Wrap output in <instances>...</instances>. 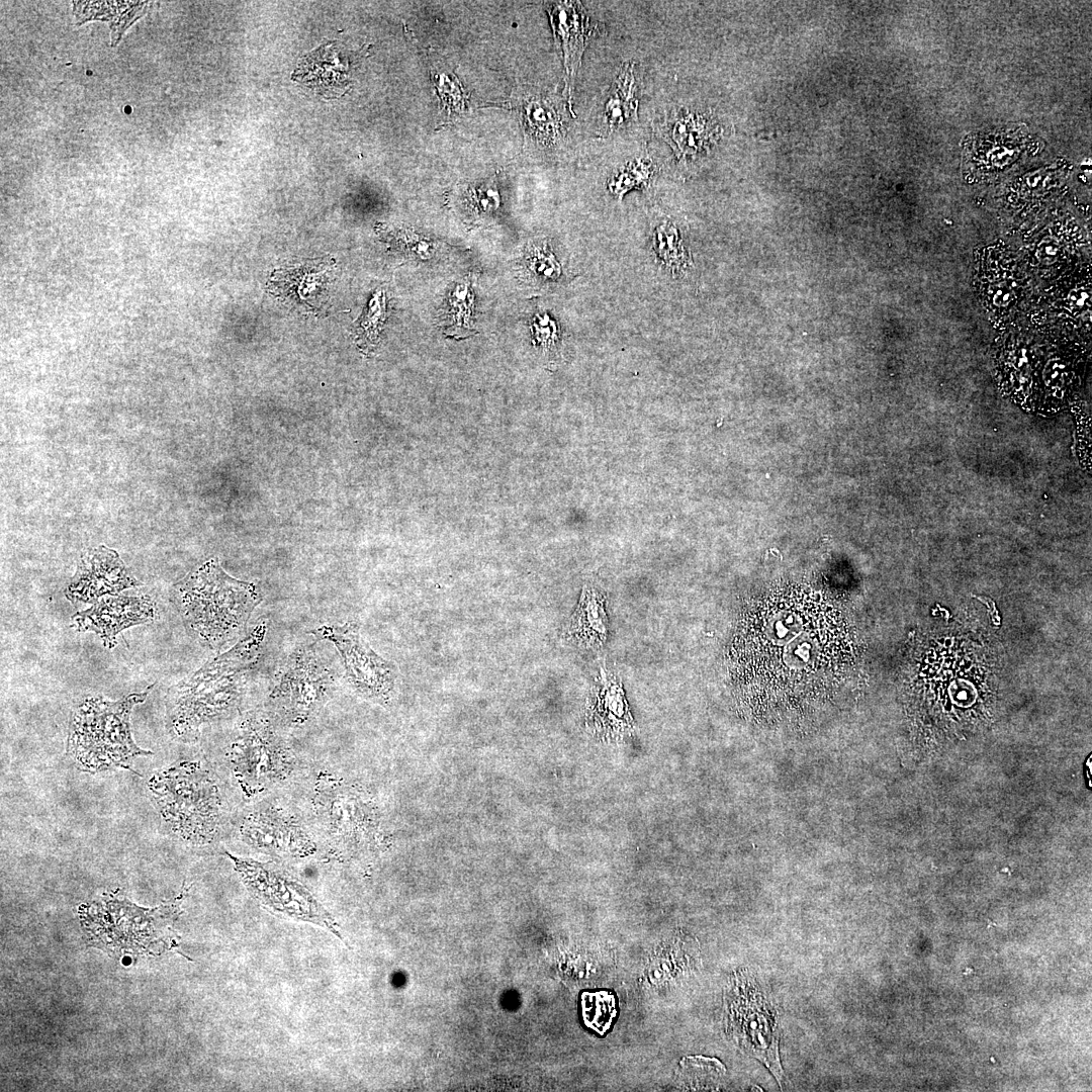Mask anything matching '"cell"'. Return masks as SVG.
<instances>
[{"mask_svg": "<svg viewBox=\"0 0 1092 1092\" xmlns=\"http://www.w3.org/2000/svg\"><path fill=\"white\" fill-rule=\"evenodd\" d=\"M654 173L655 166L650 160L636 159L612 176L609 190L621 199L627 191L646 186Z\"/></svg>", "mask_w": 1092, "mask_h": 1092, "instance_id": "4dcf8cb0", "label": "cell"}, {"mask_svg": "<svg viewBox=\"0 0 1092 1092\" xmlns=\"http://www.w3.org/2000/svg\"><path fill=\"white\" fill-rule=\"evenodd\" d=\"M735 991L729 1007L732 1032L745 1053L759 1060L781 1082L783 1069L772 1009L761 993L747 981L737 986Z\"/></svg>", "mask_w": 1092, "mask_h": 1092, "instance_id": "4fadbf2b", "label": "cell"}, {"mask_svg": "<svg viewBox=\"0 0 1092 1092\" xmlns=\"http://www.w3.org/2000/svg\"><path fill=\"white\" fill-rule=\"evenodd\" d=\"M267 634L260 621L233 647L173 685L166 696V728L180 742H194L203 727L233 717L244 702Z\"/></svg>", "mask_w": 1092, "mask_h": 1092, "instance_id": "3957f363", "label": "cell"}, {"mask_svg": "<svg viewBox=\"0 0 1092 1092\" xmlns=\"http://www.w3.org/2000/svg\"><path fill=\"white\" fill-rule=\"evenodd\" d=\"M149 790L168 828L197 845L223 838L233 813L221 780L206 762L183 760L157 771Z\"/></svg>", "mask_w": 1092, "mask_h": 1092, "instance_id": "277c9868", "label": "cell"}, {"mask_svg": "<svg viewBox=\"0 0 1092 1092\" xmlns=\"http://www.w3.org/2000/svg\"><path fill=\"white\" fill-rule=\"evenodd\" d=\"M633 64L625 63L608 93L602 113L601 130L610 133L637 117Z\"/></svg>", "mask_w": 1092, "mask_h": 1092, "instance_id": "603a6c76", "label": "cell"}, {"mask_svg": "<svg viewBox=\"0 0 1092 1092\" xmlns=\"http://www.w3.org/2000/svg\"><path fill=\"white\" fill-rule=\"evenodd\" d=\"M1087 342L1061 331H1010L998 339L994 368L1002 393L1021 410L1050 417L1063 411L1085 378Z\"/></svg>", "mask_w": 1092, "mask_h": 1092, "instance_id": "7a4b0ae2", "label": "cell"}, {"mask_svg": "<svg viewBox=\"0 0 1092 1092\" xmlns=\"http://www.w3.org/2000/svg\"><path fill=\"white\" fill-rule=\"evenodd\" d=\"M152 688L118 701L87 697L74 708L67 753L79 768L92 774L112 768L131 769L136 757L151 754L134 742L129 717L132 708L147 699Z\"/></svg>", "mask_w": 1092, "mask_h": 1092, "instance_id": "8992f818", "label": "cell"}, {"mask_svg": "<svg viewBox=\"0 0 1092 1092\" xmlns=\"http://www.w3.org/2000/svg\"><path fill=\"white\" fill-rule=\"evenodd\" d=\"M608 636V618L604 598L596 589H583L579 603L569 620L564 638L581 648L602 646Z\"/></svg>", "mask_w": 1092, "mask_h": 1092, "instance_id": "7402d4cb", "label": "cell"}, {"mask_svg": "<svg viewBox=\"0 0 1092 1092\" xmlns=\"http://www.w3.org/2000/svg\"><path fill=\"white\" fill-rule=\"evenodd\" d=\"M248 890L274 912L323 925L338 933L326 909L297 880L273 864L228 853Z\"/></svg>", "mask_w": 1092, "mask_h": 1092, "instance_id": "30bf717a", "label": "cell"}, {"mask_svg": "<svg viewBox=\"0 0 1092 1092\" xmlns=\"http://www.w3.org/2000/svg\"><path fill=\"white\" fill-rule=\"evenodd\" d=\"M536 248L530 252L529 269L541 281H554L561 273L559 263L551 252L542 247Z\"/></svg>", "mask_w": 1092, "mask_h": 1092, "instance_id": "d6a6232c", "label": "cell"}, {"mask_svg": "<svg viewBox=\"0 0 1092 1092\" xmlns=\"http://www.w3.org/2000/svg\"><path fill=\"white\" fill-rule=\"evenodd\" d=\"M140 584L129 573L118 553L100 545L81 556L76 572L64 593L73 604H94L100 598L117 596L121 590Z\"/></svg>", "mask_w": 1092, "mask_h": 1092, "instance_id": "9a60e30c", "label": "cell"}, {"mask_svg": "<svg viewBox=\"0 0 1092 1092\" xmlns=\"http://www.w3.org/2000/svg\"><path fill=\"white\" fill-rule=\"evenodd\" d=\"M853 660L854 637L845 616L805 586L764 592L747 610L735 638L738 677L752 693L780 701L835 687Z\"/></svg>", "mask_w": 1092, "mask_h": 1092, "instance_id": "6da1fadb", "label": "cell"}, {"mask_svg": "<svg viewBox=\"0 0 1092 1092\" xmlns=\"http://www.w3.org/2000/svg\"><path fill=\"white\" fill-rule=\"evenodd\" d=\"M1089 266H1078L1060 276L1041 296L1046 313L1072 334L1089 336L1091 276Z\"/></svg>", "mask_w": 1092, "mask_h": 1092, "instance_id": "e0dca14e", "label": "cell"}, {"mask_svg": "<svg viewBox=\"0 0 1092 1092\" xmlns=\"http://www.w3.org/2000/svg\"><path fill=\"white\" fill-rule=\"evenodd\" d=\"M581 1013L589 1029L604 1034L616 1019V998L608 991L584 992L581 995Z\"/></svg>", "mask_w": 1092, "mask_h": 1092, "instance_id": "f546056e", "label": "cell"}, {"mask_svg": "<svg viewBox=\"0 0 1092 1092\" xmlns=\"http://www.w3.org/2000/svg\"><path fill=\"white\" fill-rule=\"evenodd\" d=\"M974 286L989 320L1001 328L1018 316L1031 290L1021 260L999 245L980 250L974 265Z\"/></svg>", "mask_w": 1092, "mask_h": 1092, "instance_id": "9c48e42d", "label": "cell"}, {"mask_svg": "<svg viewBox=\"0 0 1092 1092\" xmlns=\"http://www.w3.org/2000/svg\"><path fill=\"white\" fill-rule=\"evenodd\" d=\"M1080 239L1070 233L1041 234L1024 248L1022 262L1038 277H1060L1075 268L1072 265L1082 249Z\"/></svg>", "mask_w": 1092, "mask_h": 1092, "instance_id": "d6986e66", "label": "cell"}, {"mask_svg": "<svg viewBox=\"0 0 1092 1092\" xmlns=\"http://www.w3.org/2000/svg\"><path fill=\"white\" fill-rule=\"evenodd\" d=\"M556 324L547 314L535 317L532 325L534 339L543 348H549L558 339Z\"/></svg>", "mask_w": 1092, "mask_h": 1092, "instance_id": "e575fe53", "label": "cell"}, {"mask_svg": "<svg viewBox=\"0 0 1092 1092\" xmlns=\"http://www.w3.org/2000/svg\"><path fill=\"white\" fill-rule=\"evenodd\" d=\"M434 81L439 95L444 103V109L451 111L452 108H458L461 110L463 106V92L459 86V82L454 83L453 79L449 78L447 74L433 73Z\"/></svg>", "mask_w": 1092, "mask_h": 1092, "instance_id": "836d02e7", "label": "cell"}, {"mask_svg": "<svg viewBox=\"0 0 1092 1092\" xmlns=\"http://www.w3.org/2000/svg\"><path fill=\"white\" fill-rule=\"evenodd\" d=\"M292 78L326 98L340 96L349 84L347 68L340 62L331 43L323 44L304 56Z\"/></svg>", "mask_w": 1092, "mask_h": 1092, "instance_id": "ffe728a7", "label": "cell"}, {"mask_svg": "<svg viewBox=\"0 0 1092 1092\" xmlns=\"http://www.w3.org/2000/svg\"><path fill=\"white\" fill-rule=\"evenodd\" d=\"M317 640L332 643L341 658L350 685L361 695L386 699L393 686L390 665L376 655L361 639L358 626L322 625L311 631Z\"/></svg>", "mask_w": 1092, "mask_h": 1092, "instance_id": "5bb4252c", "label": "cell"}, {"mask_svg": "<svg viewBox=\"0 0 1092 1092\" xmlns=\"http://www.w3.org/2000/svg\"><path fill=\"white\" fill-rule=\"evenodd\" d=\"M386 318V297L383 291H377L369 302L366 314L356 329V342L363 348L377 343L382 324Z\"/></svg>", "mask_w": 1092, "mask_h": 1092, "instance_id": "1f68e13d", "label": "cell"}, {"mask_svg": "<svg viewBox=\"0 0 1092 1092\" xmlns=\"http://www.w3.org/2000/svg\"><path fill=\"white\" fill-rule=\"evenodd\" d=\"M652 243L656 255L666 268L673 272L686 267L687 254L679 232L671 220L663 218L653 225Z\"/></svg>", "mask_w": 1092, "mask_h": 1092, "instance_id": "f1b7e54d", "label": "cell"}, {"mask_svg": "<svg viewBox=\"0 0 1092 1092\" xmlns=\"http://www.w3.org/2000/svg\"><path fill=\"white\" fill-rule=\"evenodd\" d=\"M694 117L688 113H672L660 125L662 138L680 158L697 152L702 144L703 124Z\"/></svg>", "mask_w": 1092, "mask_h": 1092, "instance_id": "484cf974", "label": "cell"}, {"mask_svg": "<svg viewBox=\"0 0 1092 1092\" xmlns=\"http://www.w3.org/2000/svg\"><path fill=\"white\" fill-rule=\"evenodd\" d=\"M548 11L555 34L562 43L566 84L571 94L583 51L593 33L598 31V24H593L579 2H557Z\"/></svg>", "mask_w": 1092, "mask_h": 1092, "instance_id": "ac0fdd59", "label": "cell"}, {"mask_svg": "<svg viewBox=\"0 0 1092 1092\" xmlns=\"http://www.w3.org/2000/svg\"><path fill=\"white\" fill-rule=\"evenodd\" d=\"M311 815L324 841L338 851L367 842L371 814L356 792L333 780H322L310 799Z\"/></svg>", "mask_w": 1092, "mask_h": 1092, "instance_id": "7c38bea8", "label": "cell"}, {"mask_svg": "<svg viewBox=\"0 0 1092 1092\" xmlns=\"http://www.w3.org/2000/svg\"><path fill=\"white\" fill-rule=\"evenodd\" d=\"M173 596L186 629L211 650L238 638L262 601L255 583L229 575L215 558L179 580Z\"/></svg>", "mask_w": 1092, "mask_h": 1092, "instance_id": "5b68a950", "label": "cell"}, {"mask_svg": "<svg viewBox=\"0 0 1092 1092\" xmlns=\"http://www.w3.org/2000/svg\"><path fill=\"white\" fill-rule=\"evenodd\" d=\"M473 303L472 287L469 279H465L450 292L448 308L442 315V324L446 327L447 335L466 337L472 333Z\"/></svg>", "mask_w": 1092, "mask_h": 1092, "instance_id": "4316f807", "label": "cell"}, {"mask_svg": "<svg viewBox=\"0 0 1092 1092\" xmlns=\"http://www.w3.org/2000/svg\"><path fill=\"white\" fill-rule=\"evenodd\" d=\"M149 2L123 1L117 13L114 12V2H74V12L80 21H88L90 18L110 20L112 29V43L118 42L126 27L138 17L145 13Z\"/></svg>", "mask_w": 1092, "mask_h": 1092, "instance_id": "d4e9b609", "label": "cell"}, {"mask_svg": "<svg viewBox=\"0 0 1092 1092\" xmlns=\"http://www.w3.org/2000/svg\"><path fill=\"white\" fill-rule=\"evenodd\" d=\"M335 685V671L316 643L295 647L279 664L266 712L281 728L304 726L321 711Z\"/></svg>", "mask_w": 1092, "mask_h": 1092, "instance_id": "ba28073f", "label": "cell"}, {"mask_svg": "<svg viewBox=\"0 0 1092 1092\" xmlns=\"http://www.w3.org/2000/svg\"><path fill=\"white\" fill-rule=\"evenodd\" d=\"M587 719L593 730L606 738L616 739L633 729L620 684L614 679L605 680L588 706Z\"/></svg>", "mask_w": 1092, "mask_h": 1092, "instance_id": "44dd1931", "label": "cell"}, {"mask_svg": "<svg viewBox=\"0 0 1092 1092\" xmlns=\"http://www.w3.org/2000/svg\"><path fill=\"white\" fill-rule=\"evenodd\" d=\"M228 768L248 798L265 794L294 771L296 758L266 710L244 714L225 748Z\"/></svg>", "mask_w": 1092, "mask_h": 1092, "instance_id": "52a82bcc", "label": "cell"}, {"mask_svg": "<svg viewBox=\"0 0 1092 1092\" xmlns=\"http://www.w3.org/2000/svg\"><path fill=\"white\" fill-rule=\"evenodd\" d=\"M522 117L525 132L544 145L555 143L561 136L562 118L559 105L550 97L533 95L524 98Z\"/></svg>", "mask_w": 1092, "mask_h": 1092, "instance_id": "cb8c5ba5", "label": "cell"}, {"mask_svg": "<svg viewBox=\"0 0 1092 1092\" xmlns=\"http://www.w3.org/2000/svg\"><path fill=\"white\" fill-rule=\"evenodd\" d=\"M236 823L240 839L262 852L302 858L316 850V842L302 820L276 801L263 800L250 806Z\"/></svg>", "mask_w": 1092, "mask_h": 1092, "instance_id": "8fae6325", "label": "cell"}, {"mask_svg": "<svg viewBox=\"0 0 1092 1092\" xmlns=\"http://www.w3.org/2000/svg\"><path fill=\"white\" fill-rule=\"evenodd\" d=\"M155 616V603L148 596H106L72 616L71 627L79 632L96 633L103 645L111 649L120 632L152 622Z\"/></svg>", "mask_w": 1092, "mask_h": 1092, "instance_id": "2e32d148", "label": "cell"}, {"mask_svg": "<svg viewBox=\"0 0 1092 1092\" xmlns=\"http://www.w3.org/2000/svg\"><path fill=\"white\" fill-rule=\"evenodd\" d=\"M500 199L494 178L481 185L466 186L463 189L461 211L468 219L484 221L492 218L499 208Z\"/></svg>", "mask_w": 1092, "mask_h": 1092, "instance_id": "83f0119b", "label": "cell"}]
</instances>
